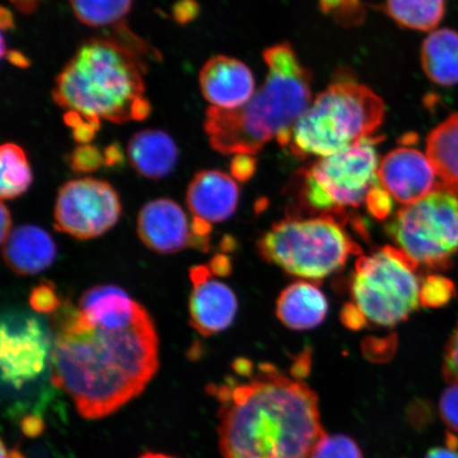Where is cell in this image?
<instances>
[{
    "mask_svg": "<svg viewBox=\"0 0 458 458\" xmlns=\"http://www.w3.org/2000/svg\"><path fill=\"white\" fill-rule=\"evenodd\" d=\"M29 303L37 313L54 314L59 310L63 302L56 294L55 284L44 280L32 289L29 296Z\"/></svg>",
    "mask_w": 458,
    "mask_h": 458,
    "instance_id": "cell-28",
    "label": "cell"
},
{
    "mask_svg": "<svg viewBox=\"0 0 458 458\" xmlns=\"http://www.w3.org/2000/svg\"><path fill=\"white\" fill-rule=\"evenodd\" d=\"M370 136L332 156L319 157L303 170L300 198L315 213L339 215L366 202L371 189L379 184L377 145Z\"/></svg>",
    "mask_w": 458,
    "mask_h": 458,
    "instance_id": "cell-7",
    "label": "cell"
},
{
    "mask_svg": "<svg viewBox=\"0 0 458 458\" xmlns=\"http://www.w3.org/2000/svg\"><path fill=\"white\" fill-rule=\"evenodd\" d=\"M103 153H105L106 165L107 167H114V165H122L124 162L122 148L117 143L108 146Z\"/></svg>",
    "mask_w": 458,
    "mask_h": 458,
    "instance_id": "cell-38",
    "label": "cell"
},
{
    "mask_svg": "<svg viewBox=\"0 0 458 458\" xmlns=\"http://www.w3.org/2000/svg\"><path fill=\"white\" fill-rule=\"evenodd\" d=\"M209 270L215 276L226 277L232 272V263L229 257L223 254L216 255L209 263Z\"/></svg>",
    "mask_w": 458,
    "mask_h": 458,
    "instance_id": "cell-36",
    "label": "cell"
},
{
    "mask_svg": "<svg viewBox=\"0 0 458 458\" xmlns=\"http://www.w3.org/2000/svg\"><path fill=\"white\" fill-rule=\"evenodd\" d=\"M309 458H364L362 450L351 437L325 433L315 444Z\"/></svg>",
    "mask_w": 458,
    "mask_h": 458,
    "instance_id": "cell-25",
    "label": "cell"
},
{
    "mask_svg": "<svg viewBox=\"0 0 458 458\" xmlns=\"http://www.w3.org/2000/svg\"><path fill=\"white\" fill-rule=\"evenodd\" d=\"M42 0H10L14 7L21 13L30 14L37 10L38 5Z\"/></svg>",
    "mask_w": 458,
    "mask_h": 458,
    "instance_id": "cell-40",
    "label": "cell"
},
{
    "mask_svg": "<svg viewBox=\"0 0 458 458\" xmlns=\"http://www.w3.org/2000/svg\"><path fill=\"white\" fill-rule=\"evenodd\" d=\"M328 302L314 284L300 282L284 289L277 301V317L286 327L308 330L317 327L327 315Z\"/></svg>",
    "mask_w": 458,
    "mask_h": 458,
    "instance_id": "cell-19",
    "label": "cell"
},
{
    "mask_svg": "<svg viewBox=\"0 0 458 458\" xmlns=\"http://www.w3.org/2000/svg\"><path fill=\"white\" fill-rule=\"evenodd\" d=\"M385 10L401 27L429 31L443 21L445 0H386Z\"/></svg>",
    "mask_w": 458,
    "mask_h": 458,
    "instance_id": "cell-22",
    "label": "cell"
},
{
    "mask_svg": "<svg viewBox=\"0 0 458 458\" xmlns=\"http://www.w3.org/2000/svg\"><path fill=\"white\" fill-rule=\"evenodd\" d=\"M0 197L3 199H13L26 193L32 184L33 174L22 148L13 142L4 143L0 148Z\"/></svg>",
    "mask_w": 458,
    "mask_h": 458,
    "instance_id": "cell-23",
    "label": "cell"
},
{
    "mask_svg": "<svg viewBox=\"0 0 458 458\" xmlns=\"http://www.w3.org/2000/svg\"><path fill=\"white\" fill-rule=\"evenodd\" d=\"M345 213L289 216L275 223L258 243L260 255L294 276L320 280L360 253L345 229Z\"/></svg>",
    "mask_w": 458,
    "mask_h": 458,
    "instance_id": "cell-6",
    "label": "cell"
},
{
    "mask_svg": "<svg viewBox=\"0 0 458 458\" xmlns=\"http://www.w3.org/2000/svg\"><path fill=\"white\" fill-rule=\"evenodd\" d=\"M140 54L114 38L79 46L55 79L53 99L65 114L99 125L141 122L151 113Z\"/></svg>",
    "mask_w": 458,
    "mask_h": 458,
    "instance_id": "cell-4",
    "label": "cell"
},
{
    "mask_svg": "<svg viewBox=\"0 0 458 458\" xmlns=\"http://www.w3.org/2000/svg\"><path fill=\"white\" fill-rule=\"evenodd\" d=\"M439 413L452 433H458V385H450L440 397Z\"/></svg>",
    "mask_w": 458,
    "mask_h": 458,
    "instance_id": "cell-29",
    "label": "cell"
},
{
    "mask_svg": "<svg viewBox=\"0 0 458 458\" xmlns=\"http://www.w3.org/2000/svg\"><path fill=\"white\" fill-rule=\"evenodd\" d=\"M11 233H13V216L7 206L2 203V234H0L2 244L5 242Z\"/></svg>",
    "mask_w": 458,
    "mask_h": 458,
    "instance_id": "cell-39",
    "label": "cell"
},
{
    "mask_svg": "<svg viewBox=\"0 0 458 458\" xmlns=\"http://www.w3.org/2000/svg\"><path fill=\"white\" fill-rule=\"evenodd\" d=\"M71 168L77 174H90L106 165L105 153L91 143L79 145L68 157Z\"/></svg>",
    "mask_w": 458,
    "mask_h": 458,
    "instance_id": "cell-27",
    "label": "cell"
},
{
    "mask_svg": "<svg viewBox=\"0 0 458 458\" xmlns=\"http://www.w3.org/2000/svg\"><path fill=\"white\" fill-rule=\"evenodd\" d=\"M3 245V257L11 270L30 276L48 268L55 260L56 245L45 229L27 225L13 229Z\"/></svg>",
    "mask_w": 458,
    "mask_h": 458,
    "instance_id": "cell-17",
    "label": "cell"
},
{
    "mask_svg": "<svg viewBox=\"0 0 458 458\" xmlns=\"http://www.w3.org/2000/svg\"><path fill=\"white\" fill-rule=\"evenodd\" d=\"M0 364L4 383L24 386L42 374L50 360L53 341L36 318H4Z\"/></svg>",
    "mask_w": 458,
    "mask_h": 458,
    "instance_id": "cell-11",
    "label": "cell"
},
{
    "mask_svg": "<svg viewBox=\"0 0 458 458\" xmlns=\"http://www.w3.org/2000/svg\"><path fill=\"white\" fill-rule=\"evenodd\" d=\"M386 232L417 267L446 270L458 251V194L438 188L401 208Z\"/></svg>",
    "mask_w": 458,
    "mask_h": 458,
    "instance_id": "cell-9",
    "label": "cell"
},
{
    "mask_svg": "<svg viewBox=\"0 0 458 458\" xmlns=\"http://www.w3.org/2000/svg\"><path fill=\"white\" fill-rule=\"evenodd\" d=\"M356 2L360 3V0H356Z\"/></svg>",
    "mask_w": 458,
    "mask_h": 458,
    "instance_id": "cell-45",
    "label": "cell"
},
{
    "mask_svg": "<svg viewBox=\"0 0 458 458\" xmlns=\"http://www.w3.org/2000/svg\"><path fill=\"white\" fill-rule=\"evenodd\" d=\"M51 382L85 420L110 416L156 376L158 335L150 314L124 290L63 301L51 318Z\"/></svg>",
    "mask_w": 458,
    "mask_h": 458,
    "instance_id": "cell-1",
    "label": "cell"
},
{
    "mask_svg": "<svg viewBox=\"0 0 458 458\" xmlns=\"http://www.w3.org/2000/svg\"><path fill=\"white\" fill-rule=\"evenodd\" d=\"M5 55L8 56L9 62L13 63V64L17 67L26 68L30 65V62H29L26 55L20 53V51H7Z\"/></svg>",
    "mask_w": 458,
    "mask_h": 458,
    "instance_id": "cell-41",
    "label": "cell"
},
{
    "mask_svg": "<svg viewBox=\"0 0 458 458\" xmlns=\"http://www.w3.org/2000/svg\"><path fill=\"white\" fill-rule=\"evenodd\" d=\"M133 0H70L83 25L102 28L117 25L130 13Z\"/></svg>",
    "mask_w": 458,
    "mask_h": 458,
    "instance_id": "cell-24",
    "label": "cell"
},
{
    "mask_svg": "<svg viewBox=\"0 0 458 458\" xmlns=\"http://www.w3.org/2000/svg\"><path fill=\"white\" fill-rule=\"evenodd\" d=\"M443 372L446 382L458 385V324L445 347Z\"/></svg>",
    "mask_w": 458,
    "mask_h": 458,
    "instance_id": "cell-31",
    "label": "cell"
},
{
    "mask_svg": "<svg viewBox=\"0 0 458 458\" xmlns=\"http://www.w3.org/2000/svg\"><path fill=\"white\" fill-rule=\"evenodd\" d=\"M425 458H458V438L454 433L446 434L445 445L429 450Z\"/></svg>",
    "mask_w": 458,
    "mask_h": 458,
    "instance_id": "cell-35",
    "label": "cell"
},
{
    "mask_svg": "<svg viewBox=\"0 0 458 458\" xmlns=\"http://www.w3.org/2000/svg\"><path fill=\"white\" fill-rule=\"evenodd\" d=\"M417 268L394 246L360 256L352 283L353 305L376 325L393 327L403 322L420 305Z\"/></svg>",
    "mask_w": 458,
    "mask_h": 458,
    "instance_id": "cell-8",
    "label": "cell"
},
{
    "mask_svg": "<svg viewBox=\"0 0 458 458\" xmlns=\"http://www.w3.org/2000/svg\"><path fill=\"white\" fill-rule=\"evenodd\" d=\"M427 157L440 186L458 194V114H451L428 134Z\"/></svg>",
    "mask_w": 458,
    "mask_h": 458,
    "instance_id": "cell-21",
    "label": "cell"
},
{
    "mask_svg": "<svg viewBox=\"0 0 458 458\" xmlns=\"http://www.w3.org/2000/svg\"><path fill=\"white\" fill-rule=\"evenodd\" d=\"M421 65L433 83L458 84V33L440 29L429 34L422 44Z\"/></svg>",
    "mask_w": 458,
    "mask_h": 458,
    "instance_id": "cell-20",
    "label": "cell"
},
{
    "mask_svg": "<svg viewBox=\"0 0 458 458\" xmlns=\"http://www.w3.org/2000/svg\"><path fill=\"white\" fill-rule=\"evenodd\" d=\"M122 210L110 182L91 177L70 181L57 193L55 227L79 240L98 238L116 225Z\"/></svg>",
    "mask_w": 458,
    "mask_h": 458,
    "instance_id": "cell-10",
    "label": "cell"
},
{
    "mask_svg": "<svg viewBox=\"0 0 458 458\" xmlns=\"http://www.w3.org/2000/svg\"><path fill=\"white\" fill-rule=\"evenodd\" d=\"M341 318L344 325H346V327L353 330L363 328L366 322H368V319L365 318L364 315L360 313L353 303H349V305L344 307Z\"/></svg>",
    "mask_w": 458,
    "mask_h": 458,
    "instance_id": "cell-34",
    "label": "cell"
},
{
    "mask_svg": "<svg viewBox=\"0 0 458 458\" xmlns=\"http://www.w3.org/2000/svg\"><path fill=\"white\" fill-rule=\"evenodd\" d=\"M365 205L370 215L376 217L377 220H386L392 214L393 197L379 182L371 189Z\"/></svg>",
    "mask_w": 458,
    "mask_h": 458,
    "instance_id": "cell-30",
    "label": "cell"
},
{
    "mask_svg": "<svg viewBox=\"0 0 458 458\" xmlns=\"http://www.w3.org/2000/svg\"><path fill=\"white\" fill-rule=\"evenodd\" d=\"M131 167L148 180H162L174 170L179 150L172 137L164 131L147 129L137 131L128 145Z\"/></svg>",
    "mask_w": 458,
    "mask_h": 458,
    "instance_id": "cell-18",
    "label": "cell"
},
{
    "mask_svg": "<svg viewBox=\"0 0 458 458\" xmlns=\"http://www.w3.org/2000/svg\"><path fill=\"white\" fill-rule=\"evenodd\" d=\"M256 170V160L253 157L244 156H234L231 164V172L233 179L239 182H245L251 179Z\"/></svg>",
    "mask_w": 458,
    "mask_h": 458,
    "instance_id": "cell-32",
    "label": "cell"
},
{
    "mask_svg": "<svg viewBox=\"0 0 458 458\" xmlns=\"http://www.w3.org/2000/svg\"><path fill=\"white\" fill-rule=\"evenodd\" d=\"M239 187L231 175L217 170L198 172L187 189L186 202L193 216L214 225L237 209Z\"/></svg>",
    "mask_w": 458,
    "mask_h": 458,
    "instance_id": "cell-16",
    "label": "cell"
},
{
    "mask_svg": "<svg viewBox=\"0 0 458 458\" xmlns=\"http://www.w3.org/2000/svg\"><path fill=\"white\" fill-rule=\"evenodd\" d=\"M265 83L248 103L234 110L210 106L204 130L210 146L223 156L254 157L267 143L286 148L292 130L312 102V74L289 43L263 51Z\"/></svg>",
    "mask_w": 458,
    "mask_h": 458,
    "instance_id": "cell-3",
    "label": "cell"
},
{
    "mask_svg": "<svg viewBox=\"0 0 458 458\" xmlns=\"http://www.w3.org/2000/svg\"><path fill=\"white\" fill-rule=\"evenodd\" d=\"M2 458H11L10 452L5 448L4 442H2Z\"/></svg>",
    "mask_w": 458,
    "mask_h": 458,
    "instance_id": "cell-44",
    "label": "cell"
},
{
    "mask_svg": "<svg viewBox=\"0 0 458 458\" xmlns=\"http://www.w3.org/2000/svg\"><path fill=\"white\" fill-rule=\"evenodd\" d=\"M0 25L3 30H10L15 27L14 16L8 9L3 8L0 13Z\"/></svg>",
    "mask_w": 458,
    "mask_h": 458,
    "instance_id": "cell-42",
    "label": "cell"
},
{
    "mask_svg": "<svg viewBox=\"0 0 458 458\" xmlns=\"http://www.w3.org/2000/svg\"><path fill=\"white\" fill-rule=\"evenodd\" d=\"M385 114V102L374 90L341 80L315 97L292 130L286 148L300 158L332 156L374 136Z\"/></svg>",
    "mask_w": 458,
    "mask_h": 458,
    "instance_id": "cell-5",
    "label": "cell"
},
{
    "mask_svg": "<svg viewBox=\"0 0 458 458\" xmlns=\"http://www.w3.org/2000/svg\"><path fill=\"white\" fill-rule=\"evenodd\" d=\"M199 88L211 106L234 110L256 91L253 72L243 62L227 55L211 57L199 72Z\"/></svg>",
    "mask_w": 458,
    "mask_h": 458,
    "instance_id": "cell-14",
    "label": "cell"
},
{
    "mask_svg": "<svg viewBox=\"0 0 458 458\" xmlns=\"http://www.w3.org/2000/svg\"><path fill=\"white\" fill-rule=\"evenodd\" d=\"M456 296L455 284L440 275L428 276L420 285V305L427 308H440Z\"/></svg>",
    "mask_w": 458,
    "mask_h": 458,
    "instance_id": "cell-26",
    "label": "cell"
},
{
    "mask_svg": "<svg viewBox=\"0 0 458 458\" xmlns=\"http://www.w3.org/2000/svg\"><path fill=\"white\" fill-rule=\"evenodd\" d=\"M437 174L425 154L411 148H397L379 164L377 179L394 199L411 205L438 188Z\"/></svg>",
    "mask_w": 458,
    "mask_h": 458,
    "instance_id": "cell-12",
    "label": "cell"
},
{
    "mask_svg": "<svg viewBox=\"0 0 458 458\" xmlns=\"http://www.w3.org/2000/svg\"><path fill=\"white\" fill-rule=\"evenodd\" d=\"M189 275L193 285L189 300L191 327L203 336L227 329L238 310L237 297L233 290L217 282L208 267H193Z\"/></svg>",
    "mask_w": 458,
    "mask_h": 458,
    "instance_id": "cell-13",
    "label": "cell"
},
{
    "mask_svg": "<svg viewBox=\"0 0 458 458\" xmlns=\"http://www.w3.org/2000/svg\"><path fill=\"white\" fill-rule=\"evenodd\" d=\"M246 382L213 386L225 458H309L326 433L318 398L306 383L263 364Z\"/></svg>",
    "mask_w": 458,
    "mask_h": 458,
    "instance_id": "cell-2",
    "label": "cell"
},
{
    "mask_svg": "<svg viewBox=\"0 0 458 458\" xmlns=\"http://www.w3.org/2000/svg\"><path fill=\"white\" fill-rule=\"evenodd\" d=\"M199 13V5L197 0H179L172 8V15L180 25H186L196 20Z\"/></svg>",
    "mask_w": 458,
    "mask_h": 458,
    "instance_id": "cell-33",
    "label": "cell"
},
{
    "mask_svg": "<svg viewBox=\"0 0 458 458\" xmlns=\"http://www.w3.org/2000/svg\"><path fill=\"white\" fill-rule=\"evenodd\" d=\"M191 236L200 239H210V233L213 232V225L193 216L191 225Z\"/></svg>",
    "mask_w": 458,
    "mask_h": 458,
    "instance_id": "cell-37",
    "label": "cell"
},
{
    "mask_svg": "<svg viewBox=\"0 0 458 458\" xmlns=\"http://www.w3.org/2000/svg\"><path fill=\"white\" fill-rule=\"evenodd\" d=\"M137 233L148 249L169 255L185 249L191 232L185 211L169 199L147 203L137 217Z\"/></svg>",
    "mask_w": 458,
    "mask_h": 458,
    "instance_id": "cell-15",
    "label": "cell"
},
{
    "mask_svg": "<svg viewBox=\"0 0 458 458\" xmlns=\"http://www.w3.org/2000/svg\"><path fill=\"white\" fill-rule=\"evenodd\" d=\"M139 458H175V457L162 454H153V452H148V454H142Z\"/></svg>",
    "mask_w": 458,
    "mask_h": 458,
    "instance_id": "cell-43",
    "label": "cell"
}]
</instances>
